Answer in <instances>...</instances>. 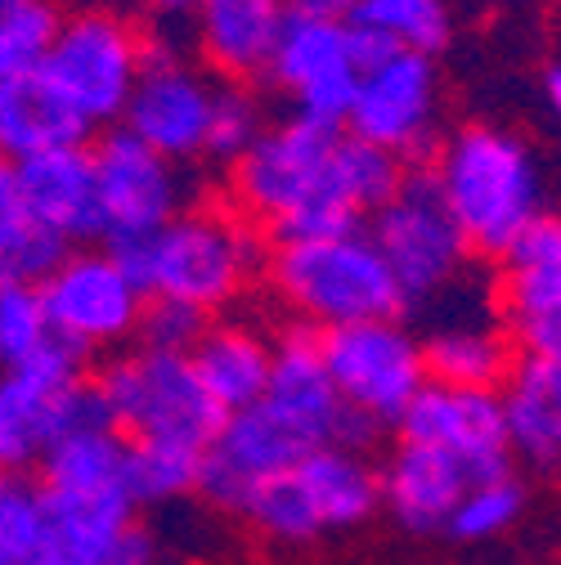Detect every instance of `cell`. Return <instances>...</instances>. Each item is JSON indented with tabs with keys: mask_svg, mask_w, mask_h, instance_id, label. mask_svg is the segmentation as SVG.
Instances as JSON below:
<instances>
[{
	"mask_svg": "<svg viewBox=\"0 0 561 565\" xmlns=\"http://www.w3.org/2000/svg\"><path fill=\"white\" fill-rule=\"evenodd\" d=\"M341 126L288 117L265 126L256 145L230 162V202L252 225H265L274 243H301V238H337L356 234L369 221L346 202L332 153H337Z\"/></svg>",
	"mask_w": 561,
	"mask_h": 565,
	"instance_id": "obj_1",
	"label": "cell"
},
{
	"mask_svg": "<svg viewBox=\"0 0 561 565\" xmlns=\"http://www.w3.org/2000/svg\"><path fill=\"white\" fill-rule=\"evenodd\" d=\"M50 337L41 282H0V369L28 364Z\"/></svg>",
	"mask_w": 561,
	"mask_h": 565,
	"instance_id": "obj_34",
	"label": "cell"
},
{
	"mask_svg": "<svg viewBox=\"0 0 561 565\" xmlns=\"http://www.w3.org/2000/svg\"><path fill=\"white\" fill-rule=\"evenodd\" d=\"M41 508H45V539L36 565H104L113 543L139 512L121 484L95 493L41 489Z\"/></svg>",
	"mask_w": 561,
	"mask_h": 565,
	"instance_id": "obj_21",
	"label": "cell"
},
{
	"mask_svg": "<svg viewBox=\"0 0 561 565\" xmlns=\"http://www.w3.org/2000/svg\"><path fill=\"white\" fill-rule=\"evenodd\" d=\"M324 445H332L328 427H319V422L261 395L256 404L230 413L225 427L216 431V440L202 449L198 493L212 508L239 516L243 503L265 480L293 471L301 458H310Z\"/></svg>",
	"mask_w": 561,
	"mask_h": 565,
	"instance_id": "obj_9",
	"label": "cell"
},
{
	"mask_svg": "<svg viewBox=\"0 0 561 565\" xmlns=\"http://www.w3.org/2000/svg\"><path fill=\"white\" fill-rule=\"evenodd\" d=\"M561 265V216L539 211L534 221L521 225V234L504 252V274H534Z\"/></svg>",
	"mask_w": 561,
	"mask_h": 565,
	"instance_id": "obj_38",
	"label": "cell"
},
{
	"mask_svg": "<svg viewBox=\"0 0 561 565\" xmlns=\"http://www.w3.org/2000/svg\"><path fill=\"white\" fill-rule=\"evenodd\" d=\"M284 19V0H202L193 10V45L202 67L230 86L265 82Z\"/></svg>",
	"mask_w": 561,
	"mask_h": 565,
	"instance_id": "obj_18",
	"label": "cell"
},
{
	"mask_svg": "<svg viewBox=\"0 0 561 565\" xmlns=\"http://www.w3.org/2000/svg\"><path fill=\"white\" fill-rule=\"evenodd\" d=\"M400 440L427 445L467 467L472 484L512 476V445L504 422V395L480 386L432 382L417 391L400 417Z\"/></svg>",
	"mask_w": 561,
	"mask_h": 565,
	"instance_id": "obj_14",
	"label": "cell"
},
{
	"mask_svg": "<svg viewBox=\"0 0 561 565\" xmlns=\"http://www.w3.org/2000/svg\"><path fill=\"white\" fill-rule=\"evenodd\" d=\"M512 323V341L521 355L561 364V315H526V319H508Z\"/></svg>",
	"mask_w": 561,
	"mask_h": 565,
	"instance_id": "obj_40",
	"label": "cell"
},
{
	"mask_svg": "<svg viewBox=\"0 0 561 565\" xmlns=\"http://www.w3.org/2000/svg\"><path fill=\"white\" fill-rule=\"evenodd\" d=\"M95 382L126 440L184 445L202 454L225 427V408L207 395L189 355L135 345L130 355L108 360Z\"/></svg>",
	"mask_w": 561,
	"mask_h": 565,
	"instance_id": "obj_6",
	"label": "cell"
},
{
	"mask_svg": "<svg viewBox=\"0 0 561 565\" xmlns=\"http://www.w3.org/2000/svg\"><path fill=\"white\" fill-rule=\"evenodd\" d=\"M145 14H154L158 23H176V19H184V14H193L202 0H135Z\"/></svg>",
	"mask_w": 561,
	"mask_h": 565,
	"instance_id": "obj_42",
	"label": "cell"
},
{
	"mask_svg": "<svg viewBox=\"0 0 561 565\" xmlns=\"http://www.w3.org/2000/svg\"><path fill=\"white\" fill-rule=\"evenodd\" d=\"M378 484H382V508L409 534L445 530L449 512L472 489L467 467L458 458L427 449V445H409V440H400V449H391L387 467L378 471Z\"/></svg>",
	"mask_w": 561,
	"mask_h": 565,
	"instance_id": "obj_20",
	"label": "cell"
},
{
	"mask_svg": "<svg viewBox=\"0 0 561 565\" xmlns=\"http://www.w3.org/2000/svg\"><path fill=\"white\" fill-rule=\"evenodd\" d=\"M45 539V508L41 489L6 476L0 484V565H32Z\"/></svg>",
	"mask_w": 561,
	"mask_h": 565,
	"instance_id": "obj_35",
	"label": "cell"
},
{
	"mask_svg": "<svg viewBox=\"0 0 561 565\" xmlns=\"http://www.w3.org/2000/svg\"><path fill=\"white\" fill-rule=\"evenodd\" d=\"M59 23L54 0H0V82L41 67Z\"/></svg>",
	"mask_w": 561,
	"mask_h": 565,
	"instance_id": "obj_31",
	"label": "cell"
},
{
	"mask_svg": "<svg viewBox=\"0 0 561 565\" xmlns=\"http://www.w3.org/2000/svg\"><path fill=\"white\" fill-rule=\"evenodd\" d=\"M73 252L63 238H54L28 211L14 167L0 162V282H41L50 269Z\"/></svg>",
	"mask_w": 561,
	"mask_h": 565,
	"instance_id": "obj_27",
	"label": "cell"
},
{
	"mask_svg": "<svg viewBox=\"0 0 561 565\" xmlns=\"http://www.w3.org/2000/svg\"><path fill=\"white\" fill-rule=\"evenodd\" d=\"M521 503H526V489L504 476V480H485V484H472L458 508L449 512L445 521V534L458 539V543H485V539H499L517 516H521Z\"/></svg>",
	"mask_w": 561,
	"mask_h": 565,
	"instance_id": "obj_33",
	"label": "cell"
},
{
	"mask_svg": "<svg viewBox=\"0 0 561 565\" xmlns=\"http://www.w3.org/2000/svg\"><path fill=\"white\" fill-rule=\"evenodd\" d=\"M198 467H202L198 449L130 440L121 489L130 493L135 508H167V503H180L184 493H198Z\"/></svg>",
	"mask_w": 561,
	"mask_h": 565,
	"instance_id": "obj_29",
	"label": "cell"
},
{
	"mask_svg": "<svg viewBox=\"0 0 561 565\" xmlns=\"http://www.w3.org/2000/svg\"><path fill=\"white\" fill-rule=\"evenodd\" d=\"M423 360L432 382L499 391L517 364V350L508 345L504 332L485 323H445L423 341Z\"/></svg>",
	"mask_w": 561,
	"mask_h": 565,
	"instance_id": "obj_26",
	"label": "cell"
},
{
	"mask_svg": "<svg viewBox=\"0 0 561 565\" xmlns=\"http://www.w3.org/2000/svg\"><path fill=\"white\" fill-rule=\"evenodd\" d=\"M212 328L202 310L171 301V297H149L145 315H139L135 341L145 350H171V355H193V345L202 341V332Z\"/></svg>",
	"mask_w": 561,
	"mask_h": 565,
	"instance_id": "obj_37",
	"label": "cell"
},
{
	"mask_svg": "<svg viewBox=\"0 0 561 565\" xmlns=\"http://www.w3.org/2000/svg\"><path fill=\"white\" fill-rule=\"evenodd\" d=\"M189 360H193L207 395L230 417L265 395L269 369H274V341L243 323H212L202 332V341L193 345Z\"/></svg>",
	"mask_w": 561,
	"mask_h": 565,
	"instance_id": "obj_24",
	"label": "cell"
},
{
	"mask_svg": "<svg viewBox=\"0 0 561 565\" xmlns=\"http://www.w3.org/2000/svg\"><path fill=\"white\" fill-rule=\"evenodd\" d=\"M378 508H382L378 467L364 454L324 445L310 458H301L293 471L265 480L239 516L269 543L301 547L324 534L364 525Z\"/></svg>",
	"mask_w": 561,
	"mask_h": 565,
	"instance_id": "obj_5",
	"label": "cell"
},
{
	"mask_svg": "<svg viewBox=\"0 0 561 565\" xmlns=\"http://www.w3.org/2000/svg\"><path fill=\"white\" fill-rule=\"evenodd\" d=\"M436 121V63L432 54L395 50L387 63L360 73L356 99L346 113V135L378 145L395 158L423 153Z\"/></svg>",
	"mask_w": 561,
	"mask_h": 565,
	"instance_id": "obj_17",
	"label": "cell"
},
{
	"mask_svg": "<svg viewBox=\"0 0 561 565\" xmlns=\"http://www.w3.org/2000/svg\"><path fill=\"white\" fill-rule=\"evenodd\" d=\"M126 436L117 427L104 431H73L45 449L41 458V489L54 493H95L117 489L126 471Z\"/></svg>",
	"mask_w": 561,
	"mask_h": 565,
	"instance_id": "obj_28",
	"label": "cell"
},
{
	"mask_svg": "<svg viewBox=\"0 0 561 565\" xmlns=\"http://www.w3.org/2000/svg\"><path fill=\"white\" fill-rule=\"evenodd\" d=\"M91 126L77 117L41 67L0 82V162H23L50 149L86 145Z\"/></svg>",
	"mask_w": 561,
	"mask_h": 565,
	"instance_id": "obj_22",
	"label": "cell"
},
{
	"mask_svg": "<svg viewBox=\"0 0 561 565\" xmlns=\"http://www.w3.org/2000/svg\"><path fill=\"white\" fill-rule=\"evenodd\" d=\"M41 301L50 328L82 350L121 345L135 337L139 315H145V292L130 282L113 252H67L50 278H41Z\"/></svg>",
	"mask_w": 561,
	"mask_h": 565,
	"instance_id": "obj_15",
	"label": "cell"
},
{
	"mask_svg": "<svg viewBox=\"0 0 561 565\" xmlns=\"http://www.w3.org/2000/svg\"><path fill=\"white\" fill-rule=\"evenodd\" d=\"M216 95H221V82L207 67L189 63L167 36L149 32L145 73L135 82L121 126L145 139L154 153L184 167L193 158H207V130H212Z\"/></svg>",
	"mask_w": 561,
	"mask_h": 565,
	"instance_id": "obj_13",
	"label": "cell"
},
{
	"mask_svg": "<svg viewBox=\"0 0 561 565\" xmlns=\"http://www.w3.org/2000/svg\"><path fill=\"white\" fill-rule=\"evenodd\" d=\"M404 167H409L404 158H395V153H387V149H378V145H364V139L346 135V130H341L337 153H332V175H337L346 202L356 206L364 221L400 189Z\"/></svg>",
	"mask_w": 561,
	"mask_h": 565,
	"instance_id": "obj_30",
	"label": "cell"
},
{
	"mask_svg": "<svg viewBox=\"0 0 561 565\" xmlns=\"http://www.w3.org/2000/svg\"><path fill=\"white\" fill-rule=\"evenodd\" d=\"M269 399H278L284 408L319 422V427L337 431V413H341V395L328 377L324 364V345H319V328L293 323L284 337L274 341V369H269Z\"/></svg>",
	"mask_w": 561,
	"mask_h": 565,
	"instance_id": "obj_25",
	"label": "cell"
},
{
	"mask_svg": "<svg viewBox=\"0 0 561 565\" xmlns=\"http://www.w3.org/2000/svg\"><path fill=\"white\" fill-rule=\"evenodd\" d=\"M86 355L91 350L54 332L28 364L0 373V476L41 467L45 449L67 436V404L86 377Z\"/></svg>",
	"mask_w": 561,
	"mask_h": 565,
	"instance_id": "obj_12",
	"label": "cell"
},
{
	"mask_svg": "<svg viewBox=\"0 0 561 565\" xmlns=\"http://www.w3.org/2000/svg\"><path fill=\"white\" fill-rule=\"evenodd\" d=\"M504 395V422L512 458H526L539 471L561 467V364L517 355Z\"/></svg>",
	"mask_w": 561,
	"mask_h": 565,
	"instance_id": "obj_23",
	"label": "cell"
},
{
	"mask_svg": "<svg viewBox=\"0 0 561 565\" xmlns=\"http://www.w3.org/2000/svg\"><path fill=\"white\" fill-rule=\"evenodd\" d=\"M261 130H265V113H261V99L252 95V86L221 82V95L212 108V130H207V158H216V162L243 158L256 145Z\"/></svg>",
	"mask_w": 561,
	"mask_h": 565,
	"instance_id": "obj_36",
	"label": "cell"
},
{
	"mask_svg": "<svg viewBox=\"0 0 561 565\" xmlns=\"http://www.w3.org/2000/svg\"><path fill=\"white\" fill-rule=\"evenodd\" d=\"M499 306L508 310V319L561 315V265L557 269H534V274H504Z\"/></svg>",
	"mask_w": 561,
	"mask_h": 565,
	"instance_id": "obj_39",
	"label": "cell"
},
{
	"mask_svg": "<svg viewBox=\"0 0 561 565\" xmlns=\"http://www.w3.org/2000/svg\"><path fill=\"white\" fill-rule=\"evenodd\" d=\"M0 484H6V476H0Z\"/></svg>",
	"mask_w": 561,
	"mask_h": 565,
	"instance_id": "obj_44",
	"label": "cell"
},
{
	"mask_svg": "<svg viewBox=\"0 0 561 565\" xmlns=\"http://www.w3.org/2000/svg\"><path fill=\"white\" fill-rule=\"evenodd\" d=\"M265 82L293 99L297 117L324 121V126H346L350 99H356V86H360V67H356V54H350L346 19L288 10Z\"/></svg>",
	"mask_w": 561,
	"mask_h": 565,
	"instance_id": "obj_16",
	"label": "cell"
},
{
	"mask_svg": "<svg viewBox=\"0 0 561 565\" xmlns=\"http://www.w3.org/2000/svg\"><path fill=\"white\" fill-rule=\"evenodd\" d=\"M145 54H149V32H139L126 14L108 6H86L77 14H63L41 58V73L95 130L121 121L135 82L145 73Z\"/></svg>",
	"mask_w": 561,
	"mask_h": 565,
	"instance_id": "obj_7",
	"label": "cell"
},
{
	"mask_svg": "<svg viewBox=\"0 0 561 565\" xmlns=\"http://www.w3.org/2000/svg\"><path fill=\"white\" fill-rule=\"evenodd\" d=\"M113 256L145 297H171L202 315H216L247 292L269 252L261 243V225H252L234 202H198L184 206L149 243L117 247Z\"/></svg>",
	"mask_w": 561,
	"mask_h": 565,
	"instance_id": "obj_2",
	"label": "cell"
},
{
	"mask_svg": "<svg viewBox=\"0 0 561 565\" xmlns=\"http://www.w3.org/2000/svg\"><path fill=\"white\" fill-rule=\"evenodd\" d=\"M265 278L306 328H346L369 319H400L409 310L391 265L382 260L369 230L337 238L274 243L265 256Z\"/></svg>",
	"mask_w": 561,
	"mask_h": 565,
	"instance_id": "obj_3",
	"label": "cell"
},
{
	"mask_svg": "<svg viewBox=\"0 0 561 565\" xmlns=\"http://www.w3.org/2000/svg\"><path fill=\"white\" fill-rule=\"evenodd\" d=\"M91 153L99 184V243L108 252L149 243L189 206V180L180 162L154 153L126 126H108Z\"/></svg>",
	"mask_w": 561,
	"mask_h": 565,
	"instance_id": "obj_10",
	"label": "cell"
},
{
	"mask_svg": "<svg viewBox=\"0 0 561 565\" xmlns=\"http://www.w3.org/2000/svg\"><path fill=\"white\" fill-rule=\"evenodd\" d=\"M104 565H162V543H158V534L149 525L130 521L121 530V539L113 543V552H108Z\"/></svg>",
	"mask_w": 561,
	"mask_h": 565,
	"instance_id": "obj_41",
	"label": "cell"
},
{
	"mask_svg": "<svg viewBox=\"0 0 561 565\" xmlns=\"http://www.w3.org/2000/svg\"><path fill=\"white\" fill-rule=\"evenodd\" d=\"M432 171L476 256L504 260L521 225L539 216V167L521 139L499 126H463L449 135Z\"/></svg>",
	"mask_w": 561,
	"mask_h": 565,
	"instance_id": "obj_4",
	"label": "cell"
},
{
	"mask_svg": "<svg viewBox=\"0 0 561 565\" xmlns=\"http://www.w3.org/2000/svg\"><path fill=\"white\" fill-rule=\"evenodd\" d=\"M350 19L382 28L395 45L436 54L449 41V10L445 0H356Z\"/></svg>",
	"mask_w": 561,
	"mask_h": 565,
	"instance_id": "obj_32",
	"label": "cell"
},
{
	"mask_svg": "<svg viewBox=\"0 0 561 565\" xmlns=\"http://www.w3.org/2000/svg\"><path fill=\"white\" fill-rule=\"evenodd\" d=\"M328 377L346 408L369 413L382 427H400L409 399L427 386V360L400 319H369L319 332Z\"/></svg>",
	"mask_w": 561,
	"mask_h": 565,
	"instance_id": "obj_11",
	"label": "cell"
},
{
	"mask_svg": "<svg viewBox=\"0 0 561 565\" xmlns=\"http://www.w3.org/2000/svg\"><path fill=\"white\" fill-rule=\"evenodd\" d=\"M543 95H548V108H552L557 121H561V63L543 73Z\"/></svg>",
	"mask_w": 561,
	"mask_h": 565,
	"instance_id": "obj_43",
	"label": "cell"
},
{
	"mask_svg": "<svg viewBox=\"0 0 561 565\" xmlns=\"http://www.w3.org/2000/svg\"><path fill=\"white\" fill-rule=\"evenodd\" d=\"M369 238L391 265L400 292L413 306L441 297L467 265V238L436 184L432 167H404L400 189L369 216Z\"/></svg>",
	"mask_w": 561,
	"mask_h": 565,
	"instance_id": "obj_8",
	"label": "cell"
},
{
	"mask_svg": "<svg viewBox=\"0 0 561 565\" xmlns=\"http://www.w3.org/2000/svg\"><path fill=\"white\" fill-rule=\"evenodd\" d=\"M14 180L36 225H45L54 238H63L67 247L99 243V184H95V153L86 145L23 158L14 162Z\"/></svg>",
	"mask_w": 561,
	"mask_h": 565,
	"instance_id": "obj_19",
	"label": "cell"
}]
</instances>
